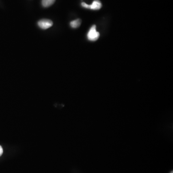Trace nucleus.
Instances as JSON below:
<instances>
[{"instance_id": "f257e3e1", "label": "nucleus", "mask_w": 173, "mask_h": 173, "mask_svg": "<svg viewBox=\"0 0 173 173\" xmlns=\"http://www.w3.org/2000/svg\"><path fill=\"white\" fill-rule=\"evenodd\" d=\"M99 37L100 33L99 32H97L96 26L95 25L92 26L87 34L88 40L90 41L94 42L97 40L99 38Z\"/></svg>"}, {"instance_id": "f03ea898", "label": "nucleus", "mask_w": 173, "mask_h": 173, "mask_svg": "<svg viewBox=\"0 0 173 173\" xmlns=\"http://www.w3.org/2000/svg\"><path fill=\"white\" fill-rule=\"evenodd\" d=\"M82 7L92 10H97L100 9L102 7V4L99 0H95L92 2V4L89 5L85 3H82Z\"/></svg>"}, {"instance_id": "7ed1b4c3", "label": "nucleus", "mask_w": 173, "mask_h": 173, "mask_svg": "<svg viewBox=\"0 0 173 173\" xmlns=\"http://www.w3.org/2000/svg\"><path fill=\"white\" fill-rule=\"evenodd\" d=\"M38 26L43 29H47L53 25V22L49 19H43L40 20L38 23Z\"/></svg>"}, {"instance_id": "20e7f679", "label": "nucleus", "mask_w": 173, "mask_h": 173, "mask_svg": "<svg viewBox=\"0 0 173 173\" xmlns=\"http://www.w3.org/2000/svg\"><path fill=\"white\" fill-rule=\"evenodd\" d=\"M55 0H42V5L44 7H48L53 5Z\"/></svg>"}, {"instance_id": "39448f33", "label": "nucleus", "mask_w": 173, "mask_h": 173, "mask_svg": "<svg viewBox=\"0 0 173 173\" xmlns=\"http://www.w3.org/2000/svg\"><path fill=\"white\" fill-rule=\"evenodd\" d=\"M81 23V20L80 19H77L76 20H73L70 22V26L72 28H78L80 26Z\"/></svg>"}, {"instance_id": "423d86ee", "label": "nucleus", "mask_w": 173, "mask_h": 173, "mask_svg": "<svg viewBox=\"0 0 173 173\" xmlns=\"http://www.w3.org/2000/svg\"><path fill=\"white\" fill-rule=\"evenodd\" d=\"M3 148L0 145V156L3 154Z\"/></svg>"}, {"instance_id": "0eeeda50", "label": "nucleus", "mask_w": 173, "mask_h": 173, "mask_svg": "<svg viewBox=\"0 0 173 173\" xmlns=\"http://www.w3.org/2000/svg\"><path fill=\"white\" fill-rule=\"evenodd\" d=\"M171 173H173V171H172V172H171Z\"/></svg>"}]
</instances>
